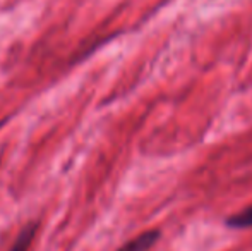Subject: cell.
Instances as JSON below:
<instances>
[{
    "mask_svg": "<svg viewBox=\"0 0 252 251\" xmlns=\"http://www.w3.org/2000/svg\"><path fill=\"white\" fill-rule=\"evenodd\" d=\"M34 232H36V224L26 225V227L19 232V236H17V239L14 241L12 248L9 251H28L31 241H33V238H34Z\"/></svg>",
    "mask_w": 252,
    "mask_h": 251,
    "instance_id": "7a4b0ae2",
    "label": "cell"
},
{
    "mask_svg": "<svg viewBox=\"0 0 252 251\" xmlns=\"http://www.w3.org/2000/svg\"><path fill=\"white\" fill-rule=\"evenodd\" d=\"M230 227H252V207L239 215H233L226 220Z\"/></svg>",
    "mask_w": 252,
    "mask_h": 251,
    "instance_id": "3957f363",
    "label": "cell"
},
{
    "mask_svg": "<svg viewBox=\"0 0 252 251\" xmlns=\"http://www.w3.org/2000/svg\"><path fill=\"white\" fill-rule=\"evenodd\" d=\"M158 232L156 231H150V232H144V234L137 236L136 239H132L130 243H127L126 246H122L120 251H144L148 250L153 243L158 239Z\"/></svg>",
    "mask_w": 252,
    "mask_h": 251,
    "instance_id": "6da1fadb",
    "label": "cell"
}]
</instances>
